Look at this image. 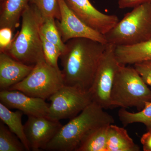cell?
Wrapping results in <instances>:
<instances>
[{
	"mask_svg": "<svg viewBox=\"0 0 151 151\" xmlns=\"http://www.w3.org/2000/svg\"><path fill=\"white\" fill-rule=\"evenodd\" d=\"M60 57L64 85L89 92L107 44L86 38L72 39Z\"/></svg>",
	"mask_w": 151,
	"mask_h": 151,
	"instance_id": "obj_1",
	"label": "cell"
},
{
	"mask_svg": "<svg viewBox=\"0 0 151 151\" xmlns=\"http://www.w3.org/2000/svg\"><path fill=\"white\" fill-rule=\"evenodd\" d=\"M113 116L92 102L83 111L63 126L45 150L77 151L92 132L100 127L114 124Z\"/></svg>",
	"mask_w": 151,
	"mask_h": 151,
	"instance_id": "obj_2",
	"label": "cell"
},
{
	"mask_svg": "<svg viewBox=\"0 0 151 151\" xmlns=\"http://www.w3.org/2000/svg\"><path fill=\"white\" fill-rule=\"evenodd\" d=\"M21 28L10 46L4 52L26 65L45 60L40 27L44 18L37 7L29 3L22 16Z\"/></svg>",
	"mask_w": 151,
	"mask_h": 151,
	"instance_id": "obj_3",
	"label": "cell"
},
{
	"mask_svg": "<svg viewBox=\"0 0 151 151\" xmlns=\"http://www.w3.org/2000/svg\"><path fill=\"white\" fill-rule=\"evenodd\" d=\"M111 108H135L138 111L151 102V89L134 67L120 64L111 94Z\"/></svg>",
	"mask_w": 151,
	"mask_h": 151,
	"instance_id": "obj_4",
	"label": "cell"
},
{
	"mask_svg": "<svg viewBox=\"0 0 151 151\" xmlns=\"http://www.w3.org/2000/svg\"><path fill=\"white\" fill-rule=\"evenodd\" d=\"M107 43L134 45L151 40V2L135 7L104 35Z\"/></svg>",
	"mask_w": 151,
	"mask_h": 151,
	"instance_id": "obj_5",
	"label": "cell"
},
{
	"mask_svg": "<svg viewBox=\"0 0 151 151\" xmlns=\"http://www.w3.org/2000/svg\"><path fill=\"white\" fill-rule=\"evenodd\" d=\"M64 85L61 70L44 60L35 64L24 79L9 89L18 90L31 97L46 100Z\"/></svg>",
	"mask_w": 151,
	"mask_h": 151,
	"instance_id": "obj_6",
	"label": "cell"
},
{
	"mask_svg": "<svg viewBox=\"0 0 151 151\" xmlns=\"http://www.w3.org/2000/svg\"><path fill=\"white\" fill-rule=\"evenodd\" d=\"M49 100L48 118L58 121L73 119L92 102L90 92L65 85Z\"/></svg>",
	"mask_w": 151,
	"mask_h": 151,
	"instance_id": "obj_7",
	"label": "cell"
},
{
	"mask_svg": "<svg viewBox=\"0 0 151 151\" xmlns=\"http://www.w3.org/2000/svg\"><path fill=\"white\" fill-rule=\"evenodd\" d=\"M116 46L107 44L94 81L89 92L92 102L105 110L111 108V94L116 71L120 63L115 55Z\"/></svg>",
	"mask_w": 151,
	"mask_h": 151,
	"instance_id": "obj_8",
	"label": "cell"
},
{
	"mask_svg": "<svg viewBox=\"0 0 151 151\" xmlns=\"http://www.w3.org/2000/svg\"><path fill=\"white\" fill-rule=\"evenodd\" d=\"M60 19L56 20V24L64 43L72 39L86 38L101 43H107L105 36L85 24L74 14L66 5L64 0H58Z\"/></svg>",
	"mask_w": 151,
	"mask_h": 151,
	"instance_id": "obj_9",
	"label": "cell"
},
{
	"mask_svg": "<svg viewBox=\"0 0 151 151\" xmlns=\"http://www.w3.org/2000/svg\"><path fill=\"white\" fill-rule=\"evenodd\" d=\"M66 5L85 24L102 34L108 32L119 21L115 15L103 13L89 0H64Z\"/></svg>",
	"mask_w": 151,
	"mask_h": 151,
	"instance_id": "obj_10",
	"label": "cell"
},
{
	"mask_svg": "<svg viewBox=\"0 0 151 151\" xmlns=\"http://www.w3.org/2000/svg\"><path fill=\"white\" fill-rule=\"evenodd\" d=\"M62 126L60 121L47 117L28 116L24 129L31 150H45Z\"/></svg>",
	"mask_w": 151,
	"mask_h": 151,
	"instance_id": "obj_11",
	"label": "cell"
},
{
	"mask_svg": "<svg viewBox=\"0 0 151 151\" xmlns=\"http://www.w3.org/2000/svg\"><path fill=\"white\" fill-rule=\"evenodd\" d=\"M1 103L9 109L21 111L27 116L48 118L50 104L45 100L31 97L17 90H1Z\"/></svg>",
	"mask_w": 151,
	"mask_h": 151,
	"instance_id": "obj_12",
	"label": "cell"
},
{
	"mask_svg": "<svg viewBox=\"0 0 151 151\" xmlns=\"http://www.w3.org/2000/svg\"><path fill=\"white\" fill-rule=\"evenodd\" d=\"M35 65H26L16 60L6 52H0V89H9L22 81Z\"/></svg>",
	"mask_w": 151,
	"mask_h": 151,
	"instance_id": "obj_13",
	"label": "cell"
},
{
	"mask_svg": "<svg viewBox=\"0 0 151 151\" xmlns=\"http://www.w3.org/2000/svg\"><path fill=\"white\" fill-rule=\"evenodd\" d=\"M116 59L122 65H134L151 60V40L134 45L116 46Z\"/></svg>",
	"mask_w": 151,
	"mask_h": 151,
	"instance_id": "obj_14",
	"label": "cell"
},
{
	"mask_svg": "<svg viewBox=\"0 0 151 151\" xmlns=\"http://www.w3.org/2000/svg\"><path fill=\"white\" fill-rule=\"evenodd\" d=\"M31 0H5L1 4L0 29L9 28L14 31Z\"/></svg>",
	"mask_w": 151,
	"mask_h": 151,
	"instance_id": "obj_15",
	"label": "cell"
},
{
	"mask_svg": "<svg viewBox=\"0 0 151 151\" xmlns=\"http://www.w3.org/2000/svg\"><path fill=\"white\" fill-rule=\"evenodd\" d=\"M140 148L135 144L123 127L111 124L108 128L107 151H139Z\"/></svg>",
	"mask_w": 151,
	"mask_h": 151,
	"instance_id": "obj_16",
	"label": "cell"
},
{
	"mask_svg": "<svg viewBox=\"0 0 151 151\" xmlns=\"http://www.w3.org/2000/svg\"><path fill=\"white\" fill-rule=\"evenodd\" d=\"M23 114L19 110L13 112L2 103H0L1 121L20 140L24 145L26 151H30L29 144L25 134L24 125L22 123V117Z\"/></svg>",
	"mask_w": 151,
	"mask_h": 151,
	"instance_id": "obj_17",
	"label": "cell"
},
{
	"mask_svg": "<svg viewBox=\"0 0 151 151\" xmlns=\"http://www.w3.org/2000/svg\"><path fill=\"white\" fill-rule=\"evenodd\" d=\"M119 120L124 126L134 123H141L147 128V130L151 129V102L146 103L141 111L132 113L126 108H121L118 112Z\"/></svg>",
	"mask_w": 151,
	"mask_h": 151,
	"instance_id": "obj_18",
	"label": "cell"
},
{
	"mask_svg": "<svg viewBox=\"0 0 151 151\" xmlns=\"http://www.w3.org/2000/svg\"><path fill=\"white\" fill-rule=\"evenodd\" d=\"M110 125L100 127L92 132L77 151H107V136Z\"/></svg>",
	"mask_w": 151,
	"mask_h": 151,
	"instance_id": "obj_19",
	"label": "cell"
},
{
	"mask_svg": "<svg viewBox=\"0 0 151 151\" xmlns=\"http://www.w3.org/2000/svg\"><path fill=\"white\" fill-rule=\"evenodd\" d=\"M26 151L24 145L18 137L6 127L0 123V151Z\"/></svg>",
	"mask_w": 151,
	"mask_h": 151,
	"instance_id": "obj_20",
	"label": "cell"
},
{
	"mask_svg": "<svg viewBox=\"0 0 151 151\" xmlns=\"http://www.w3.org/2000/svg\"><path fill=\"white\" fill-rule=\"evenodd\" d=\"M55 20L53 18L44 19L40 27V33L47 40L57 46L62 52L65 50V44L61 39Z\"/></svg>",
	"mask_w": 151,
	"mask_h": 151,
	"instance_id": "obj_21",
	"label": "cell"
},
{
	"mask_svg": "<svg viewBox=\"0 0 151 151\" xmlns=\"http://www.w3.org/2000/svg\"><path fill=\"white\" fill-rule=\"evenodd\" d=\"M29 3L37 7L44 19L53 18L58 20L60 19L58 0H31Z\"/></svg>",
	"mask_w": 151,
	"mask_h": 151,
	"instance_id": "obj_22",
	"label": "cell"
},
{
	"mask_svg": "<svg viewBox=\"0 0 151 151\" xmlns=\"http://www.w3.org/2000/svg\"><path fill=\"white\" fill-rule=\"evenodd\" d=\"M40 36L45 61L49 65L56 68H59L58 62L62 53L61 50L54 44L47 40L41 35Z\"/></svg>",
	"mask_w": 151,
	"mask_h": 151,
	"instance_id": "obj_23",
	"label": "cell"
},
{
	"mask_svg": "<svg viewBox=\"0 0 151 151\" xmlns=\"http://www.w3.org/2000/svg\"><path fill=\"white\" fill-rule=\"evenodd\" d=\"M134 67L151 89V60L135 63Z\"/></svg>",
	"mask_w": 151,
	"mask_h": 151,
	"instance_id": "obj_24",
	"label": "cell"
},
{
	"mask_svg": "<svg viewBox=\"0 0 151 151\" xmlns=\"http://www.w3.org/2000/svg\"><path fill=\"white\" fill-rule=\"evenodd\" d=\"M13 31L9 28L0 29V52H4L10 46L13 39Z\"/></svg>",
	"mask_w": 151,
	"mask_h": 151,
	"instance_id": "obj_25",
	"label": "cell"
},
{
	"mask_svg": "<svg viewBox=\"0 0 151 151\" xmlns=\"http://www.w3.org/2000/svg\"><path fill=\"white\" fill-rule=\"evenodd\" d=\"M150 2H151V0H119L118 5L121 9L134 8Z\"/></svg>",
	"mask_w": 151,
	"mask_h": 151,
	"instance_id": "obj_26",
	"label": "cell"
},
{
	"mask_svg": "<svg viewBox=\"0 0 151 151\" xmlns=\"http://www.w3.org/2000/svg\"><path fill=\"white\" fill-rule=\"evenodd\" d=\"M141 142L144 151H151V129L147 130L142 136Z\"/></svg>",
	"mask_w": 151,
	"mask_h": 151,
	"instance_id": "obj_27",
	"label": "cell"
},
{
	"mask_svg": "<svg viewBox=\"0 0 151 151\" xmlns=\"http://www.w3.org/2000/svg\"><path fill=\"white\" fill-rule=\"evenodd\" d=\"M5 0H0V4H1Z\"/></svg>",
	"mask_w": 151,
	"mask_h": 151,
	"instance_id": "obj_28",
	"label": "cell"
}]
</instances>
